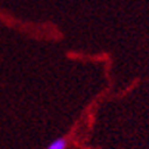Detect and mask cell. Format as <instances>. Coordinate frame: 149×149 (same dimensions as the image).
<instances>
[{
    "mask_svg": "<svg viewBox=\"0 0 149 149\" xmlns=\"http://www.w3.org/2000/svg\"><path fill=\"white\" fill-rule=\"evenodd\" d=\"M68 145H70L68 137L61 136V137H58V139L52 140V142L47 145V148H46V149H68Z\"/></svg>",
    "mask_w": 149,
    "mask_h": 149,
    "instance_id": "6da1fadb",
    "label": "cell"
}]
</instances>
